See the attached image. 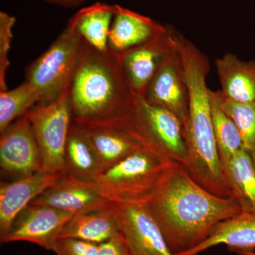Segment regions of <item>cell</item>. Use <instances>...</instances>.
<instances>
[{
	"label": "cell",
	"mask_w": 255,
	"mask_h": 255,
	"mask_svg": "<svg viewBox=\"0 0 255 255\" xmlns=\"http://www.w3.org/2000/svg\"><path fill=\"white\" fill-rule=\"evenodd\" d=\"M146 204L176 255L194 249L216 225L242 212L232 199L210 192L175 162L164 169Z\"/></svg>",
	"instance_id": "1"
},
{
	"label": "cell",
	"mask_w": 255,
	"mask_h": 255,
	"mask_svg": "<svg viewBox=\"0 0 255 255\" xmlns=\"http://www.w3.org/2000/svg\"><path fill=\"white\" fill-rule=\"evenodd\" d=\"M174 40L182 57L189 90V112L183 125L188 151L184 167L196 182L210 192L230 198L215 140L210 90L206 85L209 58L175 29Z\"/></svg>",
	"instance_id": "2"
},
{
	"label": "cell",
	"mask_w": 255,
	"mask_h": 255,
	"mask_svg": "<svg viewBox=\"0 0 255 255\" xmlns=\"http://www.w3.org/2000/svg\"><path fill=\"white\" fill-rule=\"evenodd\" d=\"M69 92L73 122L80 127L128 122L137 97L117 55L83 39Z\"/></svg>",
	"instance_id": "3"
},
{
	"label": "cell",
	"mask_w": 255,
	"mask_h": 255,
	"mask_svg": "<svg viewBox=\"0 0 255 255\" xmlns=\"http://www.w3.org/2000/svg\"><path fill=\"white\" fill-rule=\"evenodd\" d=\"M172 162L148 149H140L104 171L97 182L111 203L146 204Z\"/></svg>",
	"instance_id": "4"
},
{
	"label": "cell",
	"mask_w": 255,
	"mask_h": 255,
	"mask_svg": "<svg viewBox=\"0 0 255 255\" xmlns=\"http://www.w3.org/2000/svg\"><path fill=\"white\" fill-rule=\"evenodd\" d=\"M82 38L70 21L51 46L25 70V81L36 89L38 105L59 98L70 87L78 64Z\"/></svg>",
	"instance_id": "5"
},
{
	"label": "cell",
	"mask_w": 255,
	"mask_h": 255,
	"mask_svg": "<svg viewBox=\"0 0 255 255\" xmlns=\"http://www.w3.org/2000/svg\"><path fill=\"white\" fill-rule=\"evenodd\" d=\"M69 87L54 102L36 105L26 114L39 147L45 173L66 174L64 155L73 124Z\"/></svg>",
	"instance_id": "6"
},
{
	"label": "cell",
	"mask_w": 255,
	"mask_h": 255,
	"mask_svg": "<svg viewBox=\"0 0 255 255\" xmlns=\"http://www.w3.org/2000/svg\"><path fill=\"white\" fill-rule=\"evenodd\" d=\"M131 123L152 152L166 160L185 165L187 143L183 124L177 116L137 96Z\"/></svg>",
	"instance_id": "7"
},
{
	"label": "cell",
	"mask_w": 255,
	"mask_h": 255,
	"mask_svg": "<svg viewBox=\"0 0 255 255\" xmlns=\"http://www.w3.org/2000/svg\"><path fill=\"white\" fill-rule=\"evenodd\" d=\"M119 231L133 255H176L147 204L112 203Z\"/></svg>",
	"instance_id": "8"
},
{
	"label": "cell",
	"mask_w": 255,
	"mask_h": 255,
	"mask_svg": "<svg viewBox=\"0 0 255 255\" xmlns=\"http://www.w3.org/2000/svg\"><path fill=\"white\" fill-rule=\"evenodd\" d=\"M0 167L1 176L13 180L43 172L41 152L26 114L1 133Z\"/></svg>",
	"instance_id": "9"
},
{
	"label": "cell",
	"mask_w": 255,
	"mask_h": 255,
	"mask_svg": "<svg viewBox=\"0 0 255 255\" xmlns=\"http://www.w3.org/2000/svg\"><path fill=\"white\" fill-rule=\"evenodd\" d=\"M142 97L151 105L173 113L183 125L185 123L189 112V90L182 57L175 43L149 82Z\"/></svg>",
	"instance_id": "10"
},
{
	"label": "cell",
	"mask_w": 255,
	"mask_h": 255,
	"mask_svg": "<svg viewBox=\"0 0 255 255\" xmlns=\"http://www.w3.org/2000/svg\"><path fill=\"white\" fill-rule=\"evenodd\" d=\"M73 216L48 206L29 204L16 216L1 243L27 242L52 251Z\"/></svg>",
	"instance_id": "11"
},
{
	"label": "cell",
	"mask_w": 255,
	"mask_h": 255,
	"mask_svg": "<svg viewBox=\"0 0 255 255\" xmlns=\"http://www.w3.org/2000/svg\"><path fill=\"white\" fill-rule=\"evenodd\" d=\"M110 204L97 180H85L65 174L30 204L76 215L102 209Z\"/></svg>",
	"instance_id": "12"
},
{
	"label": "cell",
	"mask_w": 255,
	"mask_h": 255,
	"mask_svg": "<svg viewBox=\"0 0 255 255\" xmlns=\"http://www.w3.org/2000/svg\"><path fill=\"white\" fill-rule=\"evenodd\" d=\"M174 29L172 26H167L166 31L160 36L122 54L115 55L132 91L138 97L144 95L149 82L174 48Z\"/></svg>",
	"instance_id": "13"
},
{
	"label": "cell",
	"mask_w": 255,
	"mask_h": 255,
	"mask_svg": "<svg viewBox=\"0 0 255 255\" xmlns=\"http://www.w3.org/2000/svg\"><path fill=\"white\" fill-rule=\"evenodd\" d=\"M81 127L98 156L103 172L135 151L150 150L130 122Z\"/></svg>",
	"instance_id": "14"
},
{
	"label": "cell",
	"mask_w": 255,
	"mask_h": 255,
	"mask_svg": "<svg viewBox=\"0 0 255 255\" xmlns=\"http://www.w3.org/2000/svg\"><path fill=\"white\" fill-rule=\"evenodd\" d=\"M63 175L38 172L0 184V239L5 238L16 216Z\"/></svg>",
	"instance_id": "15"
},
{
	"label": "cell",
	"mask_w": 255,
	"mask_h": 255,
	"mask_svg": "<svg viewBox=\"0 0 255 255\" xmlns=\"http://www.w3.org/2000/svg\"><path fill=\"white\" fill-rule=\"evenodd\" d=\"M150 17L116 4L109 37V50L119 55L160 36L167 30Z\"/></svg>",
	"instance_id": "16"
},
{
	"label": "cell",
	"mask_w": 255,
	"mask_h": 255,
	"mask_svg": "<svg viewBox=\"0 0 255 255\" xmlns=\"http://www.w3.org/2000/svg\"><path fill=\"white\" fill-rule=\"evenodd\" d=\"M221 245H225L229 251L238 255L255 251V213L241 212L218 223L205 241L182 255H199Z\"/></svg>",
	"instance_id": "17"
},
{
	"label": "cell",
	"mask_w": 255,
	"mask_h": 255,
	"mask_svg": "<svg viewBox=\"0 0 255 255\" xmlns=\"http://www.w3.org/2000/svg\"><path fill=\"white\" fill-rule=\"evenodd\" d=\"M215 63L224 97L242 103L255 102V61H245L229 53Z\"/></svg>",
	"instance_id": "18"
},
{
	"label": "cell",
	"mask_w": 255,
	"mask_h": 255,
	"mask_svg": "<svg viewBox=\"0 0 255 255\" xmlns=\"http://www.w3.org/2000/svg\"><path fill=\"white\" fill-rule=\"evenodd\" d=\"M120 234L111 203L102 209L74 215L59 238H74L100 245Z\"/></svg>",
	"instance_id": "19"
},
{
	"label": "cell",
	"mask_w": 255,
	"mask_h": 255,
	"mask_svg": "<svg viewBox=\"0 0 255 255\" xmlns=\"http://www.w3.org/2000/svg\"><path fill=\"white\" fill-rule=\"evenodd\" d=\"M64 162L67 175L78 179L97 180L103 172L98 156L85 130L73 122L65 145Z\"/></svg>",
	"instance_id": "20"
},
{
	"label": "cell",
	"mask_w": 255,
	"mask_h": 255,
	"mask_svg": "<svg viewBox=\"0 0 255 255\" xmlns=\"http://www.w3.org/2000/svg\"><path fill=\"white\" fill-rule=\"evenodd\" d=\"M115 11L116 4L97 2L79 10L69 21L89 45L108 54L109 37Z\"/></svg>",
	"instance_id": "21"
},
{
	"label": "cell",
	"mask_w": 255,
	"mask_h": 255,
	"mask_svg": "<svg viewBox=\"0 0 255 255\" xmlns=\"http://www.w3.org/2000/svg\"><path fill=\"white\" fill-rule=\"evenodd\" d=\"M223 174L230 198L242 212L255 213V165L244 149L223 169Z\"/></svg>",
	"instance_id": "22"
},
{
	"label": "cell",
	"mask_w": 255,
	"mask_h": 255,
	"mask_svg": "<svg viewBox=\"0 0 255 255\" xmlns=\"http://www.w3.org/2000/svg\"><path fill=\"white\" fill-rule=\"evenodd\" d=\"M209 93L215 140L223 171L237 152L243 149V140L234 121L221 107L219 91L210 90Z\"/></svg>",
	"instance_id": "23"
},
{
	"label": "cell",
	"mask_w": 255,
	"mask_h": 255,
	"mask_svg": "<svg viewBox=\"0 0 255 255\" xmlns=\"http://www.w3.org/2000/svg\"><path fill=\"white\" fill-rule=\"evenodd\" d=\"M39 102L36 89L26 81L13 90L0 92V132L2 133Z\"/></svg>",
	"instance_id": "24"
},
{
	"label": "cell",
	"mask_w": 255,
	"mask_h": 255,
	"mask_svg": "<svg viewBox=\"0 0 255 255\" xmlns=\"http://www.w3.org/2000/svg\"><path fill=\"white\" fill-rule=\"evenodd\" d=\"M223 110L234 121L242 140L243 149L251 156L255 165V102L242 103L226 98L219 90Z\"/></svg>",
	"instance_id": "25"
},
{
	"label": "cell",
	"mask_w": 255,
	"mask_h": 255,
	"mask_svg": "<svg viewBox=\"0 0 255 255\" xmlns=\"http://www.w3.org/2000/svg\"><path fill=\"white\" fill-rule=\"evenodd\" d=\"M16 18L0 11V92L7 90L6 75L9 67V53Z\"/></svg>",
	"instance_id": "26"
},
{
	"label": "cell",
	"mask_w": 255,
	"mask_h": 255,
	"mask_svg": "<svg viewBox=\"0 0 255 255\" xmlns=\"http://www.w3.org/2000/svg\"><path fill=\"white\" fill-rule=\"evenodd\" d=\"M99 245L74 238H59L52 252L55 255H97Z\"/></svg>",
	"instance_id": "27"
},
{
	"label": "cell",
	"mask_w": 255,
	"mask_h": 255,
	"mask_svg": "<svg viewBox=\"0 0 255 255\" xmlns=\"http://www.w3.org/2000/svg\"><path fill=\"white\" fill-rule=\"evenodd\" d=\"M97 255H133L122 234L99 245Z\"/></svg>",
	"instance_id": "28"
},
{
	"label": "cell",
	"mask_w": 255,
	"mask_h": 255,
	"mask_svg": "<svg viewBox=\"0 0 255 255\" xmlns=\"http://www.w3.org/2000/svg\"><path fill=\"white\" fill-rule=\"evenodd\" d=\"M50 4L58 5L68 9H75L80 7L86 2L87 0H43Z\"/></svg>",
	"instance_id": "29"
},
{
	"label": "cell",
	"mask_w": 255,
	"mask_h": 255,
	"mask_svg": "<svg viewBox=\"0 0 255 255\" xmlns=\"http://www.w3.org/2000/svg\"><path fill=\"white\" fill-rule=\"evenodd\" d=\"M239 255H255V251L251 252H245V253H241Z\"/></svg>",
	"instance_id": "30"
}]
</instances>
